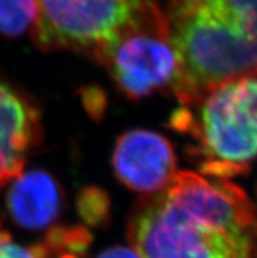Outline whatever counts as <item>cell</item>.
Wrapping results in <instances>:
<instances>
[{"mask_svg": "<svg viewBox=\"0 0 257 258\" xmlns=\"http://www.w3.org/2000/svg\"><path fill=\"white\" fill-rule=\"evenodd\" d=\"M76 209L89 227L105 226L111 218V200L100 187H83L76 197Z\"/></svg>", "mask_w": 257, "mask_h": 258, "instance_id": "obj_9", "label": "cell"}, {"mask_svg": "<svg viewBox=\"0 0 257 258\" xmlns=\"http://www.w3.org/2000/svg\"><path fill=\"white\" fill-rule=\"evenodd\" d=\"M170 127L192 139L188 154L203 176L247 174L257 159V74L208 89L172 114Z\"/></svg>", "mask_w": 257, "mask_h": 258, "instance_id": "obj_2", "label": "cell"}, {"mask_svg": "<svg viewBox=\"0 0 257 258\" xmlns=\"http://www.w3.org/2000/svg\"><path fill=\"white\" fill-rule=\"evenodd\" d=\"M39 138L37 106L0 79V189L23 173L26 157Z\"/></svg>", "mask_w": 257, "mask_h": 258, "instance_id": "obj_6", "label": "cell"}, {"mask_svg": "<svg viewBox=\"0 0 257 258\" xmlns=\"http://www.w3.org/2000/svg\"><path fill=\"white\" fill-rule=\"evenodd\" d=\"M38 20L37 0H0V34L17 38L32 30Z\"/></svg>", "mask_w": 257, "mask_h": 258, "instance_id": "obj_8", "label": "cell"}, {"mask_svg": "<svg viewBox=\"0 0 257 258\" xmlns=\"http://www.w3.org/2000/svg\"><path fill=\"white\" fill-rule=\"evenodd\" d=\"M101 64L120 92L140 100L155 92L175 96L180 84V62L166 12L157 0L116 41Z\"/></svg>", "mask_w": 257, "mask_h": 258, "instance_id": "obj_4", "label": "cell"}, {"mask_svg": "<svg viewBox=\"0 0 257 258\" xmlns=\"http://www.w3.org/2000/svg\"><path fill=\"white\" fill-rule=\"evenodd\" d=\"M96 258H140V255L131 246H113L100 253Z\"/></svg>", "mask_w": 257, "mask_h": 258, "instance_id": "obj_11", "label": "cell"}, {"mask_svg": "<svg viewBox=\"0 0 257 258\" xmlns=\"http://www.w3.org/2000/svg\"><path fill=\"white\" fill-rule=\"evenodd\" d=\"M0 258H57L41 240L32 246H24L12 239V236L0 223Z\"/></svg>", "mask_w": 257, "mask_h": 258, "instance_id": "obj_10", "label": "cell"}, {"mask_svg": "<svg viewBox=\"0 0 257 258\" xmlns=\"http://www.w3.org/2000/svg\"><path fill=\"white\" fill-rule=\"evenodd\" d=\"M127 239L140 258H257V207L227 178L179 170L137 201Z\"/></svg>", "mask_w": 257, "mask_h": 258, "instance_id": "obj_1", "label": "cell"}, {"mask_svg": "<svg viewBox=\"0 0 257 258\" xmlns=\"http://www.w3.org/2000/svg\"><path fill=\"white\" fill-rule=\"evenodd\" d=\"M112 163L118 180L144 196L163 190L176 173L172 143L155 131L142 128L118 138Z\"/></svg>", "mask_w": 257, "mask_h": 258, "instance_id": "obj_5", "label": "cell"}, {"mask_svg": "<svg viewBox=\"0 0 257 258\" xmlns=\"http://www.w3.org/2000/svg\"><path fill=\"white\" fill-rule=\"evenodd\" d=\"M7 210L19 227L39 231L50 227L62 213L63 194L56 178L42 169L21 173L11 181Z\"/></svg>", "mask_w": 257, "mask_h": 258, "instance_id": "obj_7", "label": "cell"}, {"mask_svg": "<svg viewBox=\"0 0 257 258\" xmlns=\"http://www.w3.org/2000/svg\"><path fill=\"white\" fill-rule=\"evenodd\" d=\"M153 0H37L32 38L45 51H75L102 63Z\"/></svg>", "mask_w": 257, "mask_h": 258, "instance_id": "obj_3", "label": "cell"}]
</instances>
